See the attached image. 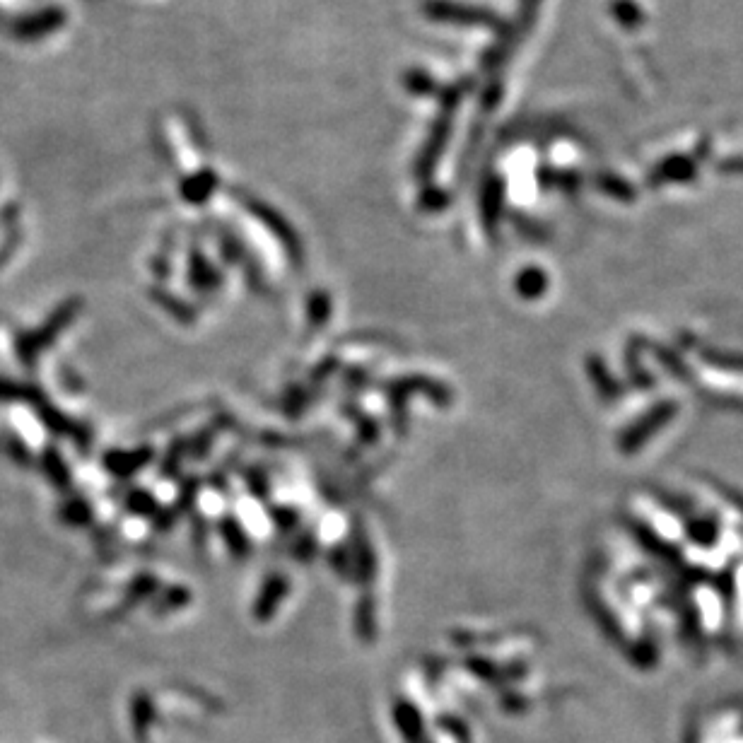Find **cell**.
<instances>
[{
  "label": "cell",
  "mask_w": 743,
  "mask_h": 743,
  "mask_svg": "<svg viewBox=\"0 0 743 743\" xmlns=\"http://www.w3.org/2000/svg\"><path fill=\"white\" fill-rule=\"evenodd\" d=\"M654 177L669 181H688L695 177V162L690 157H669L666 162H661Z\"/></svg>",
  "instance_id": "2"
},
{
  "label": "cell",
  "mask_w": 743,
  "mask_h": 743,
  "mask_svg": "<svg viewBox=\"0 0 743 743\" xmlns=\"http://www.w3.org/2000/svg\"><path fill=\"white\" fill-rule=\"evenodd\" d=\"M75 307H78V304H75V302L66 304V307L58 309L54 317L46 321V326H42V329L34 331V333H29L27 338H20V341H17V355H20V360L27 362V365H32L34 358H37V355H39V350L49 348V345L54 343L56 333L61 331V329H66V326L70 324V319H73Z\"/></svg>",
  "instance_id": "1"
},
{
  "label": "cell",
  "mask_w": 743,
  "mask_h": 743,
  "mask_svg": "<svg viewBox=\"0 0 743 743\" xmlns=\"http://www.w3.org/2000/svg\"><path fill=\"white\" fill-rule=\"evenodd\" d=\"M46 466H49V468H54V471H51V473H49V476H51V481H54L56 485H63V483H68V476H66V466H63V461H61V459H58V456H56V454H49V456H46Z\"/></svg>",
  "instance_id": "3"
},
{
  "label": "cell",
  "mask_w": 743,
  "mask_h": 743,
  "mask_svg": "<svg viewBox=\"0 0 743 743\" xmlns=\"http://www.w3.org/2000/svg\"><path fill=\"white\" fill-rule=\"evenodd\" d=\"M620 5H623V8H625V10L616 8V13H618V17H620V20H623V22H625V25H635V22H640V20H642L640 10H637L633 3H620Z\"/></svg>",
  "instance_id": "4"
}]
</instances>
